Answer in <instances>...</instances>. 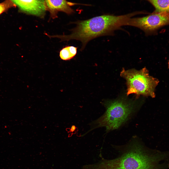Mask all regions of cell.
Segmentation results:
<instances>
[{
	"label": "cell",
	"instance_id": "9c48e42d",
	"mask_svg": "<svg viewBox=\"0 0 169 169\" xmlns=\"http://www.w3.org/2000/svg\"><path fill=\"white\" fill-rule=\"evenodd\" d=\"M155 8L154 12H169V0H146Z\"/></svg>",
	"mask_w": 169,
	"mask_h": 169
},
{
	"label": "cell",
	"instance_id": "8992f818",
	"mask_svg": "<svg viewBox=\"0 0 169 169\" xmlns=\"http://www.w3.org/2000/svg\"><path fill=\"white\" fill-rule=\"evenodd\" d=\"M19 11L41 18L44 17L46 11L44 0H10Z\"/></svg>",
	"mask_w": 169,
	"mask_h": 169
},
{
	"label": "cell",
	"instance_id": "277c9868",
	"mask_svg": "<svg viewBox=\"0 0 169 169\" xmlns=\"http://www.w3.org/2000/svg\"><path fill=\"white\" fill-rule=\"evenodd\" d=\"M120 76L126 81L127 96L134 94L137 97L142 95L153 98L155 97V89L159 81L150 76L146 68L139 70L134 69L126 70L123 68Z\"/></svg>",
	"mask_w": 169,
	"mask_h": 169
},
{
	"label": "cell",
	"instance_id": "7a4b0ae2",
	"mask_svg": "<svg viewBox=\"0 0 169 169\" xmlns=\"http://www.w3.org/2000/svg\"><path fill=\"white\" fill-rule=\"evenodd\" d=\"M133 16L131 13L120 15H105L78 21L74 23L77 26L71 30V34L55 35L54 37L60 38L62 41L79 40L82 44L81 51L91 40L100 36L111 35L115 30L127 25L128 20Z\"/></svg>",
	"mask_w": 169,
	"mask_h": 169
},
{
	"label": "cell",
	"instance_id": "3957f363",
	"mask_svg": "<svg viewBox=\"0 0 169 169\" xmlns=\"http://www.w3.org/2000/svg\"><path fill=\"white\" fill-rule=\"evenodd\" d=\"M105 112L90 123V129L105 127L107 133L117 129L124 124L136 112L137 105L134 102L123 99L108 101L104 103Z\"/></svg>",
	"mask_w": 169,
	"mask_h": 169
},
{
	"label": "cell",
	"instance_id": "ba28073f",
	"mask_svg": "<svg viewBox=\"0 0 169 169\" xmlns=\"http://www.w3.org/2000/svg\"><path fill=\"white\" fill-rule=\"evenodd\" d=\"M77 48L73 46H67L63 48L59 52L60 58L65 61L72 59L76 55Z\"/></svg>",
	"mask_w": 169,
	"mask_h": 169
},
{
	"label": "cell",
	"instance_id": "52a82bcc",
	"mask_svg": "<svg viewBox=\"0 0 169 169\" xmlns=\"http://www.w3.org/2000/svg\"><path fill=\"white\" fill-rule=\"evenodd\" d=\"M46 11H48L53 19L57 18L59 12H62L68 14L73 13L74 10L70 7L75 4L66 0H44Z\"/></svg>",
	"mask_w": 169,
	"mask_h": 169
},
{
	"label": "cell",
	"instance_id": "5b68a950",
	"mask_svg": "<svg viewBox=\"0 0 169 169\" xmlns=\"http://www.w3.org/2000/svg\"><path fill=\"white\" fill-rule=\"evenodd\" d=\"M131 24L142 30L146 35L156 34L160 28L169 25V12H153L146 16L133 18Z\"/></svg>",
	"mask_w": 169,
	"mask_h": 169
},
{
	"label": "cell",
	"instance_id": "30bf717a",
	"mask_svg": "<svg viewBox=\"0 0 169 169\" xmlns=\"http://www.w3.org/2000/svg\"><path fill=\"white\" fill-rule=\"evenodd\" d=\"M16 7L15 4L10 0H5L0 3V15L7 11L10 8Z\"/></svg>",
	"mask_w": 169,
	"mask_h": 169
},
{
	"label": "cell",
	"instance_id": "8fae6325",
	"mask_svg": "<svg viewBox=\"0 0 169 169\" xmlns=\"http://www.w3.org/2000/svg\"><path fill=\"white\" fill-rule=\"evenodd\" d=\"M168 68L169 69V61L168 62Z\"/></svg>",
	"mask_w": 169,
	"mask_h": 169
},
{
	"label": "cell",
	"instance_id": "6da1fadb",
	"mask_svg": "<svg viewBox=\"0 0 169 169\" xmlns=\"http://www.w3.org/2000/svg\"><path fill=\"white\" fill-rule=\"evenodd\" d=\"M115 146L121 155L95 164L94 169H168L169 151H161L146 146L137 137L126 144Z\"/></svg>",
	"mask_w": 169,
	"mask_h": 169
}]
</instances>
